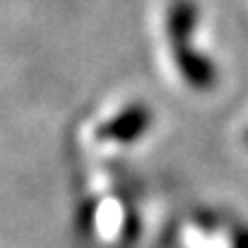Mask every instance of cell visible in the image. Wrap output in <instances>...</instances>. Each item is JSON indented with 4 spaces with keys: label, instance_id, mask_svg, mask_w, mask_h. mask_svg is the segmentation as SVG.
Listing matches in <instances>:
<instances>
[{
    "label": "cell",
    "instance_id": "6da1fadb",
    "mask_svg": "<svg viewBox=\"0 0 248 248\" xmlns=\"http://www.w3.org/2000/svg\"><path fill=\"white\" fill-rule=\"evenodd\" d=\"M193 29V10L188 2H176L173 7V15H171V34H173V46H176V61H178V68L183 70V75H188L190 84L205 89L210 87L215 75H212V68L207 63H200L195 58V53L186 46L190 44L188 41V34Z\"/></svg>",
    "mask_w": 248,
    "mask_h": 248
}]
</instances>
